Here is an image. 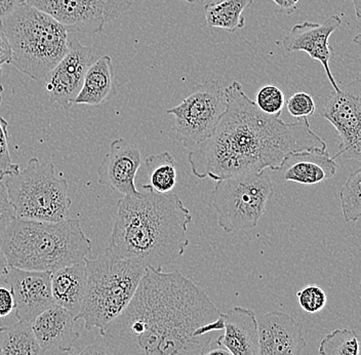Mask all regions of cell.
<instances>
[{
	"label": "cell",
	"mask_w": 361,
	"mask_h": 355,
	"mask_svg": "<svg viewBox=\"0 0 361 355\" xmlns=\"http://www.w3.org/2000/svg\"><path fill=\"white\" fill-rule=\"evenodd\" d=\"M0 355H45L31 323L18 322L0 327Z\"/></svg>",
	"instance_id": "obj_23"
},
{
	"label": "cell",
	"mask_w": 361,
	"mask_h": 355,
	"mask_svg": "<svg viewBox=\"0 0 361 355\" xmlns=\"http://www.w3.org/2000/svg\"><path fill=\"white\" fill-rule=\"evenodd\" d=\"M149 185L159 193L173 191L177 184V164L169 151L155 153L147 157L145 162Z\"/></svg>",
	"instance_id": "obj_24"
},
{
	"label": "cell",
	"mask_w": 361,
	"mask_h": 355,
	"mask_svg": "<svg viewBox=\"0 0 361 355\" xmlns=\"http://www.w3.org/2000/svg\"><path fill=\"white\" fill-rule=\"evenodd\" d=\"M112 94H115L112 59L108 55L102 56L87 69L74 104L98 106Z\"/></svg>",
	"instance_id": "obj_21"
},
{
	"label": "cell",
	"mask_w": 361,
	"mask_h": 355,
	"mask_svg": "<svg viewBox=\"0 0 361 355\" xmlns=\"http://www.w3.org/2000/svg\"><path fill=\"white\" fill-rule=\"evenodd\" d=\"M286 104L288 112L297 119H308L316 112L314 99L305 92H295Z\"/></svg>",
	"instance_id": "obj_30"
},
{
	"label": "cell",
	"mask_w": 361,
	"mask_h": 355,
	"mask_svg": "<svg viewBox=\"0 0 361 355\" xmlns=\"http://www.w3.org/2000/svg\"><path fill=\"white\" fill-rule=\"evenodd\" d=\"M69 355H114L104 341L98 340L94 344L89 345L78 354Z\"/></svg>",
	"instance_id": "obj_34"
},
{
	"label": "cell",
	"mask_w": 361,
	"mask_h": 355,
	"mask_svg": "<svg viewBox=\"0 0 361 355\" xmlns=\"http://www.w3.org/2000/svg\"><path fill=\"white\" fill-rule=\"evenodd\" d=\"M8 266L54 271L87 259L92 241L75 217L59 222L15 218L0 237Z\"/></svg>",
	"instance_id": "obj_4"
},
{
	"label": "cell",
	"mask_w": 361,
	"mask_h": 355,
	"mask_svg": "<svg viewBox=\"0 0 361 355\" xmlns=\"http://www.w3.org/2000/svg\"><path fill=\"white\" fill-rule=\"evenodd\" d=\"M15 309V301L11 289L6 287H0V318L10 315Z\"/></svg>",
	"instance_id": "obj_33"
},
{
	"label": "cell",
	"mask_w": 361,
	"mask_h": 355,
	"mask_svg": "<svg viewBox=\"0 0 361 355\" xmlns=\"http://www.w3.org/2000/svg\"><path fill=\"white\" fill-rule=\"evenodd\" d=\"M51 294L56 305L78 315L87 291V275L85 260L51 272Z\"/></svg>",
	"instance_id": "obj_20"
},
{
	"label": "cell",
	"mask_w": 361,
	"mask_h": 355,
	"mask_svg": "<svg viewBox=\"0 0 361 355\" xmlns=\"http://www.w3.org/2000/svg\"><path fill=\"white\" fill-rule=\"evenodd\" d=\"M342 19L338 15H331L324 22L305 21L293 25L288 35L282 40L281 45L288 53L304 52L313 60L322 63L326 78L335 92H338L337 81L331 74L329 60L334 55V49L329 45L331 34L340 28Z\"/></svg>",
	"instance_id": "obj_14"
},
{
	"label": "cell",
	"mask_w": 361,
	"mask_h": 355,
	"mask_svg": "<svg viewBox=\"0 0 361 355\" xmlns=\"http://www.w3.org/2000/svg\"><path fill=\"white\" fill-rule=\"evenodd\" d=\"M4 85H0V103H1L2 101V95H4Z\"/></svg>",
	"instance_id": "obj_41"
},
{
	"label": "cell",
	"mask_w": 361,
	"mask_h": 355,
	"mask_svg": "<svg viewBox=\"0 0 361 355\" xmlns=\"http://www.w3.org/2000/svg\"><path fill=\"white\" fill-rule=\"evenodd\" d=\"M191 222V212L177 193H159L143 184L139 195L123 196L117 203L108 248L121 259L162 269L184 255Z\"/></svg>",
	"instance_id": "obj_3"
},
{
	"label": "cell",
	"mask_w": 361,
	"mask_h": 355,
	"mask_svg": "<svg viewBox=\"0 0 361 355\" xmlns=\"http://www.w3.org/2000/svg\"><path fill=\"white\" fill-rule=\"evenodd\" d=\"M85 266L87 291L75 322L83 320L87 331L99 330L101 333L134 297L147 265L121 259L107 248L96 259H85Z\"/></svg>",
	"instance_id": "obj_6"
},
{
	"label": "cell",
	"mask_w": 361,
	"mask_h": 355,
	"mask_svg": "<svg viewBox=\"0 0 361 355\" xmlns=\"http://www.w3.org/2000/svg\"><path fill=\"white\" fill-rule=\"evenodd\" d=\"M318 114L333 124L340 138L337 155L331 156L361 160V80L350 81L338 92L319 98Z\"/></svg>",
	"instance_id": "obj_11"
},
{
	"label": "cell",
	"mask_w": 361,
	"mask_h": 355,
	"mask_svg": "<svg viewBox=\"0 0 361 355\" xmlns=\"http://www.w3.org/2000/svg\"><path fill=\"white\" fill-rule=\"evenodd\" d=\"M141 151L124 138H117L98 167L99 183L123 196H137L135 177L141 167Z\"/></svg>",
	"instance_id": "obj_15"
},
{
	"label": "cell",
	"mask_w": 361,
	"mask_h": 355,
	"mask_svg": "<svg viewBox=\"0 0 361 355\" xmlns=\"http://www.w3.org/2000/svg\"><path fill=\"white\" fill-rule=\"evenodd\" d=\"M256 104L259 110L266 114H279L282 113L286 105V97L276 85H265L257 94Z\"/></svg>",
	"instance_id": "obj_27"
},
{
	"label": "cell",
	"mask_w": 361,
	"mask_h": 355,
	"mask_svg": "<svg viewBox=\"0 0 361 355\" xmlns=\"http://www.w3.org/2000/svg\"><path fill=\"white\" fill-rule=\"evenodd\" d=\"M202 355H232L228 351L224 346L221 345L219 342L218 339L212 341L209 345L207 346Z\"/></svg>",
	"instance_id": "obj_37"
},
{
	"label": "cell",
	"mask_w": 361,
	"mask_h": 355,
	"mask_svg": "<svg viewBox=\"0 0 361 355\" xmlns=\"http://www.w3.org/2000/svg\"><path fill=\"white\" fill-rule=\"evenodd\" d=\"M15 217L26 220H65L72 205L66 179L56 175L53 162L29 160L25 169L4 179Z\"/></svg>",
	"instance_id": "obj_7"
},
{
	"label": "cell",
	"mask_w": 361,
	"mask_h": 355,
	"mask_svg": "<svg viewBox=\"0 0 361 355\" xmlns=\"http://www.w3.org/2000/svg\"><path fill=\"white\" fill-rule=\"evenodd\" d=\"M15 218V212L8 200L4 181L0 180V237Z\"/></svg>",
	"instance_id": "obj_31"
},
{
	"label": "cell",
	"mask_w": 361,
	"mask_h": 355,
	"mask_svg": "<svg viewBox=\"0 0 361 355\" xmlns=\"http://www.w3.org/2000/svg\"><path fill=\"white\" fill-rule=\"evenodd\" d=\"M338 167L327 149H309L286 156L277 172L283 181L312 186L333 178Z\"/></svg>",
	"instance_id": "obj_17"
},
{
	"label": "cell",
	"mask_w": 361,
	"mask_h": 355,
	"mask_svg": "<svg viewBox=\"0 0 361 355\" xmlns=\"http://www.w3.org/2000/svg\"><path fill=\"white\" fill-rule=\"evenodd\" d=\"M255 0H214L204 6L205 23L212 28H220L235 33L245 26L243 13L254 4Z\"/></svg>",
	"instance_id": "obj_22"
},
{
	"label": "cell",
	"mask_w": 361,
	"mask_h": 355,
	"mask_svg": "<svg viewBox=\"0 0 361 355\" xmlns=\"http://www.w3.org/2000/svg\"><path fill=\"white\" fill-rule=\"evenodd\" d=\"M94 61L92 47L70 38L66 55L44 78L45 92L51 103L69 110L80 92L87 69Z\"/></svg>",
	"instance_id": "obj_12"
},
{
	"label": "cell",
	"mask_w": 361,
	"mask_h": 355,
	"mask_svg": "<svg viewBox=\"0 0 361 355\" xmlns=\"http://www.w3.org/2000/svg\"><path fill=\"white\" fill-rule=\"evenodd\" d=\"M273 195L272 181L265 172L218 181L213 190L218 225L226 234L252 229L265 214Z\"/></svg>",
	"instance_id": "obj_8"
},
{
	"label": "cell",
	"mask_w": 361,
	"mask_h": 355,
	"mask_svg": "<svg viewBox=\"0 0 361 355\" xmlns=\"http://www.w3.org/2000/svg\"><path fill=\"white\" fill-rule=\"evenodd\" d=\"M258 355H302L306 349L303 327L290 314L273 311L258 320Z\"/></svg>",
	"instance_id": "obj_16"
},
{
	"label": "cell",
	"mask_w": 361,
	"mask_h": 355,
	"mask_svg": "<svg viewBox=\"0 0 361 355\" xmlns=\"http://www.w3.org/2000/svg\"><path fill=\"white\" fill-rule=\"evenodd\" d=\"M300 306L308 313H316L326 307V294L317 286H308L297 293Z\"/></svg>",
	"instance_id": "obj_29"
},
{
	"label": "cell",
	"mask_w": 361,
	"mask_h": 355,
	"mask_svg": "<svg viewBox=\"0 0 361 355\" xmlns=\"http://www.w3.org/2000/svg\"><path fill=\"white\" fill-rule=\"evenodd\" d=\"M22 2L23 0H0V20L11 15Z\"/></svg>",
	"instance_id": "obj_35"
},
{
	"label": "cell",
	"mask_w": 361,
	"mask_h": 355,
	"mask_svg": "<svg viewBox=\"0 0 361 355\" xmlns=\"http://www.w3.org/2000/svg\"><path fill=\"white\" fill-rule=\"evenodd\" d=\"M319 354L360 355V336L354 330H335L320 341Z\"/></svg>",
	"instance_id": "obj_25"
},
{
	"label": "cell",
	"mask_w": 361,
	"mask_h": 355,
	"mask_svg": "<svg viewBox=\"0 0 361 355\" xmlns=\"http://www.w3.org/2000/svg\"><path fill=\"white\" fill-rule=\"evenodd\" d=\"M352 2H353L354 11H355L356 19L360 22L361 0H352Z\"/></svg>",
	"instance_id": "obj_39"
},
{
	"label": "cell",
	"mask_w": 361,
	"mask_h": 355,
	"mask_svg": "<svg viewBox=\"0 0 361 355\" xmlns=\"http://www.w3.org/2000/svg\"><path fill=\"white\" fill-rule=\"evenodd\" d=\"M11 63V51L10 44H8V37L2 26L1 20H0V76L4 72V65H8Z\"/></svg>",
	"instance_id": "obj_32"
},
{
	"label": "cell",
	"mask_w": 361,
	"mask_h": 355,
	"mask_svg": "<svg viewBox=\"0 0 361 355\" xmlns=\"http://www.w3.org/2000/svg\"><path fill=\"white\" fill-rule=\"evenodd\" d=\"M361 169L350 174L344 186L340 190L343 218L347 223L356 222L361 216Z\"/></svg>",
	"instance_id": "obj_26"
},
{
	"label": "cell",
	"mask_w": 361,
	"mask_h": 355,
	"mask_svg": "<svg viewBox=\"0 0 361 355\" xmlns=\"http://www.w3.org/2000/svg\"><path fill=\"white\" fill-rule=\"evenodd\" d=\"M224 334L218 337L221 345L232 355H258L259 330L256 314L235 306L223 313Z\"/></svg>",
	"instance_id": "obj_19"
},
{
	"label": "cell",
	"mask_w": 361,
	"mask_h": 355,
	"mask_svg": "<svg viewBox=\"0 0 361 355\" xmlns=\"http://www.w3.org/2000/svg\"><path fill=\"white\" fill-rule=\"evenodd\" d=\"M222 312L179 271L147 266L134 297L101 332L114 355H202Z\"/></svg>",
	"instance_id": "obj_1"
},
{
	"label": "cell",
	"mask_w": 361,
	"mask_h": 355,
	"mask_svg": "<svg viewBox=\"0 0 361 355\" xmlns=\"http://www.w3.org/2000/svg\"><path fill=\"white\" fill-rule=\"evenodd\" d=\"M183 1L188 2V4H194V2H202V1H214V0H183Z\"/></svg>",
	"instance_id": "obj_40"
},
{
	"label": "cell",
	"mask_w": 361,
	"mask_h": 355,
	"mask_svg": "<svg viewBox=\"0 0 361 355\" xmlns=\"http://www.w3.org/2000/svg\"><path fill=\"white\" fill-rule=\"evenodd\" d=\"M1 22L11 47V64L32 80L44 79L67 54V29L44 11L22 2Z\"/></svg>",
	"instance_id": "obj_5"
},
{
	"label": "cell",
	"mask_w": 361,
	"mask_h": 355,
	"mask_svg": "<svg viewBox=\"0 0 361 355\" xmlns=\"http://www.w3.org/2000/svg\"><path fill=\"white\" fill-rule=\"evenodd\" d=\"M227 107L209 139L191 149L192 174L214 182L234 176L277 172L286 156L309 149H327L308 119L286 122L266 114L234 80L225 88Z\"/></svg>",
	"instance_id": "obj_2"
},
{
	"label": "cell",
	"mask_w": 361,
	"mask_h": 355,
	"mask_svg": "<svg viewBox=\"0 0 361 355\" xmlns=\"http://www.w3.org/2000/svg\"><path fill=\"white\" fill-rule=\"evenodd\" d=\"M225 89L216 79L194 85L190 94L179 105L166 113L175 117L176 137L185 148L193 149L211 137L224 114Z\"/></svg>",
	"instance_id": "obj_9"
},
{
	"label": "cell",
	"mask_w": 361,
	"mask_h": 355,
	"mask_svg": "<svg viewBox=\"0 0 361 355\" xmlns=\"http://www.w3.org/2000/svg\"><path fill=\"white\" fill-rule=\"evenodd\" d=\"M6 284L13 294L19 322L32 323L42 312L55 306L49 271L25 270L8 266Z\"/></svg>",
	"instance_id": "obj_13"
},
{
	"label": "cell",
	"mask_w": 361,
	"mask_h": 355,
	"mask_svg": "<svg viewBox=\"0 0 361 355\" xmlns=\"http://www.w3.org/2000/svg\"><path fill=\"white\" fill-rule=\"evenodd\" d=\"M75 318L66 309L55 305L31 323L33 333L42 349L70 352L80 334L75 330Z\"/></svg>",
	"instance_id": "obj_18"
},
{
	"label": "cell",
	"mask_w": 361,
	"mask_h": 355,
	"mask_svg": "<svg viewBox=\"0 0 361 355\" xmlns=\"http://www.w3.org/2000/svg\"><path fill=\"white\" fill-rule=\"evenodd\" d=\"M8 122L0 115V180H4L6 176L19 172L20 166L13 164L11 160L8 139L10 133L8 131Z\"/></svg>",
	"instance_id": "obj_28"
},
{
	"label": "cell",
	"mask_w": 361,
	"mask_h": 355,
	"mask_svg": "<svg viewBox=\"0 0 361 355\" xmlns=\"http://www.w3.org/2000/svg\"><path fill=\"white\" fill-rule=\"evenodd\" d=\"M8 265L6 263V258H4V254H2L1 248H0V277H4L6 275V271H8Z\"/></svg>",
	"instance_id": "obj_38"
},
{
	"label": "cell",
	"mask_w": 361,
	"mask_h": 355,
	"mask_svg": "<svg viewBox=\"0 0 361 355\" xmlns=\"http://www.w3.org/2000/svg\"><path fill=\"white\" fill-rule=\"evenodd\" d=\"M44 11L68 32L98 34L132 8L134 0H23Z\"/></svg>",
	"instance_id": "obj_10"
},
{
	"label": "cell",
	"mask_w": 361,
	"mask_h": 355,
	"mask_svg": "<svg viewBox=\"0 0 361 355\" xmlns=\"http://www.w3.org/2000/svg\"><path fill=\"white\" fill-rule=\"evenodd\" d=\"M279 8V13L284 15H292L297 10V4L300 0H272Z\"/></svg>",
	"instance_id": "obj_36"
}]
</instances>
